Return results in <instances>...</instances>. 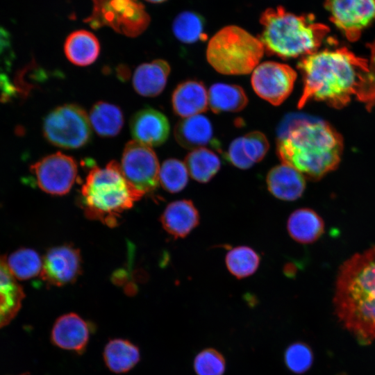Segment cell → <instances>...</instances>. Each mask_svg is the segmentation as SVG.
Listing matches in <instances>:
<instances>
[{"label": "cell", "mask_w": 375, "mask_h": 375, "mask_svg": "<svg viewBox=\"0 0 375 375\" xmlns=\"http://www.w3.org/2000/svg\"><path fill=\"white\" fill-rule=\"evenodd\" d=\"M297 67L303 84L299 108L311 100L340 108L353 97L375 103V65L346 48L315 51L303 56Z\"/></svg>", "instance_id": "6da1fadb"}, {"label": "cell", "mask_w": 375, "mask_h": 375, "mask_svg": "<svg viewBox=\"0 0 375 375\" xmlns=\"http://www.w3.org/2000/svg\"><path fill=\"white\" fill-rule=\"evenodd\" d=\"M130 130L134 140L149 147H156L167 140L169 133V124L161 112L151 108H145L132 116Z\"/></svg>", "instance_id": "9a60e30c"}, {"label": "cell", "mask_w": 375, "mask_h": 375, "mask_svg": "<svg viewBox=\"0 0 375 375\" xmlns=\"http://www.w3.org/2000/svg\"><path fill=\"white\" fill-rule=\"evenodd\" d=\"M90 324L76 313L59 317L51 332V341L60 349L78 354L85 352L90 339Z\"/></svg>", "instance_id": "5bb4252c"}, {"label": "cell", "mask_w": 375, "mask_h": 375, "mask_svg": "<svg viewBox=\"0 0 375 375\" xmlns=\"http://www.w3.org/2000/svg\"><path fill=\"white\" fill-rule=\"evenodd\" d=\"M269 148L266 136L260 131H252L233 140L225 158L235 167L247 169L262 160Z\"/></svg>", "instance_id": "2e32d148"}, {"label": "cell", "mask_w": 375, "mask_h": 375, "mask_svg": "<svg viewBox=\"0 0 375 375\" xmlns=\"http://www.w3.org/2000/svg\"><path fill=\"white\" fill-rule=\"evenodd\" d=\"M213 130L210 121L201 114L184 118L174 128L176 142L188 149H196L213 142Z\"/></svg>", "instance_id": "7402d4cb"}, {"label": "cell", "mask_w": 375, "mask_h": 375, "mask_svg": "<svg viewBox=\"0 0 375 375\" xmlns=\"http://www.w3.org/2000/svg\"><path fill=\"white\" fill-rule=\"evenodd\" d=\"M188 174L184 162L176 158L167 159L160 167L159 182L166 191L176 193L187 185Z\"/></svg>", "instance_id": "1f68e13d"}, {"label": "cell", "mask_w": 375, "mask_h": 375, "mask_svg": "<svg viewBox=\"0 0 375 375\" xmlns=\"http://www.w3.org/2000/svg\"><path fill=\"white\" fill-rule=\"evenodd\" d=\"M296 78V72L289 65L266 61L253 69L251 83L260 98L278 106L291 94Z\"/></svg>", "instance_id": "8fae6325"}, {"label": "cell", "mask_w": 375, "mask_h": 375, "mask_svg": "<svg viewBox=\"0 0 375 375\" xmlns=\"http://www.w3.org/2000/svg\"><path fill=\"white\" fill-rule=\"evenodd\" d=\"M42 133L51 144L66 149H78L91 140L89 116L80 106L67 103L53 109L44 117Z\"/></svg>", "instance_id": "ba28073f"}, {"label": "cell", "mask_w": 375, "mask_h": 375, "mask_svg": "<svg viewBox=\"0 0 375 375\" xmlns=\"http://www.w3.org/2000/svg\"><path fill=\"white\" fill-rule=\"evenodd\" d=\"M91 14L83 19L93 29L108 26L135 38L149 26L151 17L139 0H92Z\"/></svg>", "instance_id": "52a82bcc"}, {"label": "cell", "mask_w": 375, "mask_h": 375, "mask_svg": "<svg viewBox=\"0 0 375 375\" xmlns=\"http://www.w3.org/2000/svg\"><path fill=\"white\" fill-rule=\"evenodd\" d=\"M185 165L194 180L204 183L210 181L218 172L221 161L214 151L201 147L192 150L186 156Z\"/></svg>", "instance_id": "83f0119b"}, {"label": "cell", "mask_w": 375, "mask_h": 375, "mask_svg": "<svg viewBox=\"0 0 375 375\" xmlns=\"http://www.w3.org/2000/svg\"><path fill=\"white\" fill-rule=\"evenodd\" d=\"M119 165L125 179L142 197L156 189L160 167L150 147L135 140L128 142Z\"/></svg>", "instance_id": "9c48e42d"}, {"label": "cell", "mask_w": 375, "mask_h": 375, "mask_svg": "<svg viewBox=\"0 0 375 375\" xmlns=\"http://www.w3.org/2000/svg\"><path fill=\"white\" fill-rule=\"evenodd\" d=\"M331 21L351 40L375 22V0H324Z\"/></svg>", "instance_id": "7c38bea8"}, {"label": "cell", "mask_w": 375, "mask_h": 375, "mask_svg": "<svg viewBox=\"0 0 375 375\" xmlns=\"http://www.w3.org/2000/svg\"><path fill=\"white\" fill-rule=\"evenodd\" d=\"M287 368L294 374H301L308 371L313 362L311 349L304 342H296L290 344L284 353Z\"/></svg>", "instance_id": "d6a6232c"}, {"label": "cell", "mask_w": 375, "mask_h": 375, "mask_svg": "<svg viewBox=\"0 0 375 375\" xmlns=\"http://www.w3.org/2000/svg\"><path fill=\"white\" fill-rule=\"evenodd\" d=\"M303 175L293 167L281 164L272 168L266 178L267 189L275 197L283 201H294L306 188Z\"/></svg>", "instance_id": "e0dca14e"}, {"label": "cell", "mask_w": 375, "mask_h": 375, "mask_svg": "<svg viewBox=\"0 0 375 375\" xmlns=\"http://www.w3.org/2000/svg\"><path fill=\"white\" fill-rule=\"evenodd\" d=\"M172 105L174 112L183 118L205 112L209 106L205 85L196 80L181 83L172 93Z\"/></svg>", "instance_id": "ac0fdd59"}, {"label": "cell", "mask_w": 375, "mask_h": 375, "mask_svg": "<svg viewBox=\"0 0 375 375\" xmlns=\"http://www.w3.org/2000/svg\"><path fill=\"white\" fill-rule=\"evenodd\" d=\"M169 72L170 66L165 60L156 59L143 63L133 73V88L141 96L156 97L165 88Z\"/></svg>", "instance_id": "ffe728a7"}, {"label": "cell", "mask_w": 375, "mask_h": 375, "mask_svg": "<svg viewBox=\"0 0 375 375\" xmlns=\"http://www.w3.org/2000/svg\"><path fill=\"white\" fill-rule=\"evenodd\" d=\"M247 103V96L239 85L217 83L208 90V105L215 113L238 112Z\"/></svg>", "instance_id": "484cf974"}, {"label": "cell", "mask_w": 375, "mask_h": 375, "mask_svg": "<svg viewBox=\"0 0 375 375\" xmlns=\"http://www.w3.org/2000/svg\"><path fill=\"white\" fill-rule=\"evenodd\" d=\"M193 367L197 375H223L226 370V361L217 350L206 348L197 354Z\"/></svg>", "instance_id": "836d02e7"}, {"label": "cell", "mask_w": 375, "mask_h": 375, "mask_svg": "<svg viewBox=\"0 0 375 375\" xmlns=\"http://www.w3.org/2000/svg\"><path fill=\"white\" fill-rule=\"evenodd\" d=\"M25 295L0 254V328L8 324L19 310Z\"/></svg>", "instance_id": "44dd1931"}, {"label": "cell", "mask_w": 375, "mask_h": 375, "mask_svg": "<svg viewBox=\"0 0 375 375\" xmlns=\"http://www.w3.org/2000/svg\"><path fill=\"white\" fill-rule=\"evenodd\" d=\"M260 256L247 246L235 247L226 255V265L229 272L238 279L248 277L256 272L260 265Z\"/></svg>", "instance_id": "f546056e"}, {"label": "cell", "mask_w": 375, "mask_h": 375, "mask_svg": "<svg viewBox=\"0 0 375 375\" xmlns=\"http://www.w3.org/2000/svg\"><path fill=\"white\" fill-rule=\"evenodd\" d=\"M88 116L93 130L103 138L116 136L124 124L121 109L115 104L105 101L94 104Z\"/></svg>", "instance_id": "4316f807"}, {"label": "cell", "mask_w": 375, "mask_h": 375, "mask_svg": "<svg viewBox=\"0 0 375 375\" xmlns=\"http://www.w3.org/2000/svg\"><path fill=\"white\" fill-rule=\"evenodd\" d=\"M199 219L198 210L187 199L168 204L160 217L163 228L175 238L186 237L198 226Z\"/></svg>", "instance_id": "d6986e66"}, {"label": "cell", "mask_w": 375, "mask_h": 375, "mask_svg": "<svg viewBox=\"0 0 375 375\" xmlns=\"http://www.w3.org/2000/svg\"><path fill=\"white\" fill-rule=\"evenodd\" d=\"M103 357L109 370L115 374H124L132 369L140 360V351L137 345L126 339L115 338L106 344Z\"/></svg>", "instance_id": "d4e9b609"}, {"label": "cell", "mask_w": 375, "mask_h": 375, "mask_svg": "<svg viewBox=\"0 0 375 375\" xmlns=\"http://www.w3.org/2000/svg\"><path fill=\"white\" fill-rule=\"evenodd\" d=\"M372 58L371 62L375 65V41L370 45Z\"/></svg>", "instance_id": "e575fe53"}, {"label": "cell", "mask_w": 375, "mask_h": 375, "mask_svg": "<svg viewBox=\"0 0 375 375\" xmlns=\"http://www.w3.org/2000/svg\"><path fill=\"white\" fill-rule=\"evenodd\" d=\"M276 153L305 178L318 180L336 168L342 154L341 137L326 122L304 114H290L278 128Z\"/></svg>", "instance_id": "7a4b0ae2"}, {"label": "cell", "mask_w": 375, "mask_h": 375, "mask_svg": "<svg viewBox=\"0 0 375 375\" xmlns=\"http://www.w3.org/2000/svg\"><path fill=\"white\" fill-rule=\"evenodd\" d=\"M36 183L44 192L63 195L69 192L76 181L78 167L74 159L61 152L48 155L30 167Z\"/></svg>", "instance_id": "30bf717a"}, {"label": "cell", "mask_w": 375, "mask_h": 375, "mask_svg": "<svg viewBox=\"0 0 375 375\" xmlns=\"http://www.w3.org/2000/svg\"><path fill=\"white\" fill-rule=\"evenodd\" d=\"M7 265L13 276L19 280H28L41 272L42 261L38 252L28 248L19 249L6 258Z\"/></svg>", "instance_id": "4dcf8cb0"}, {"label": "cell", "mask_w": 375, "mask_h": 375, "mask_svg": "<svg viewBox=\"0 0 375 375\" xmlns=\"http://www.w3.org/2000/svg\"><path fill=\"white\" fill-rule=\"evenodd\" d=\"M64 52L72 64L88 66L97 59L100 53V44L92 32L84 29L77 30L67 37Z\"/></svg>", "instance_id": "603a6c76"}, {"label": "cell", "mask_w": 375, "mask_h": 375, "mask_svg": "<svg viewBox=\"0 0 375 375\" xmlns=\"http://www.w3.org/2000/svg\"><path fill=\"white\" fill-rule=\"evenodd\" d=\"M81 269L79 250L71 245H62L53 247L47 252L40 276L49 285L62 286L76 281Z\"/></svg>", "instance_id": "4fadbf2b"}, {"label": "cell", "mask_w": 375, "mask_h": 375, "mask_svg": "<svg viewBox=\"0 0 375 375\" xmlns=\"http://www.w3.org/2000/svg\"><path fill=\"white\" fill-rule=\"evenodd\" d=\"M264 52L259 38L238 26L228 25L218 31L209 40L206 58L219 73L242 75L253 71Z\"/></svg>", "instance_id": "8992f818"}, {"label": "cell", "mask_w": 375, "mask_h": 375, "mask_svg": "<svg viewBox=\"0 0 375 375\" xmlns=\"http://www.w3.org/2000/svg\"><path fill=\"white\" fill-rule=\"evenodd\" d=\"M146 1H148L149 3H160L166 1L167 0H145Z\"/></svg>", "instance_id": "d590c367"}, {"label": "cell", "mask_w": 375, "mask_h": 375, "mask_svg": "<svg viewBox=\"0 0 375 375\" xmlns=\"http://www.w3.org/2000/svg\"><path fill=\"white\" fill-rule=\"evenodd\" d=\"M260 23L259 39L265 51L283 59L315 52L329 31L326 26L315 22L314 15H296L281 6L265 10Z\"/></svg>", "instance_id": "277c9868"}, {"label": "cell", "mask_w": 375, "mask_h": 375, "mask_svg": "<svg viewBox=\"0 0 375 375\" xmlns=\"http://www.w3.org/2000/svg\"><path fill=\"white\" fill-rule=\"evenodd\" d=\"M142 197L125 179L115 160L103 168L92 167L81 192L86 217L111 227L117 225L121 214Z\"/></svg>", "instance_id": "5b68a950"}, {"label": "cell", "mask_w": 375, "mask_h": 375, "mask_svg": "<svg viewBox=\"0 0 375 375\" xmlns=\"http://www.w3.org/2000/svg\"><path fill=\"white\" fill-rule=\"evenodd\" d=\"M333 304L340 322L358 342L375 341V246L341 265Z\"/></svg>", "instance_id": "3957f363"}, {"label": "cell", "mask_w": 375, "mask_h": 375, "mask_svg": "<svg viewBox=\"0 0 375 375\" xmlns=\"http://www.w3.org/2000/svg\"><path fill=\"white\" fill-rule=\"evenodd\" d=\"M287 229L296 242L310 244L324 233V222L315 210L308 208H299L290 215Z\"/></svg>", "instance_id": "cb8c5ba5"}, {"label": "cell", "mask_w": 375, "mask_h": 375, "mask_svg": "<svg viewBox=\"0 0 375 375\" xmlns=\"http://www.w3.org/2000/svg\"><path fill=\"white\" fill-rule=\"evenodd\" d=\"M172 29L175 38L185 44H193L207 38L204 19L194 11L185 10L178 14Z\"/></svg>", "instance_id": "f1b7e54d"}]
</instances>
